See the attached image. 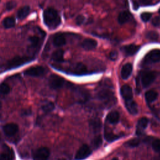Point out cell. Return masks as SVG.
<instances>
[{
	"mask_svg": "<svg viewBox=\"0 0 160 160\" xmlns=\"http://www.w3.org/2000/svg\"><path fill=\"white\" fill-rule=\"evenodd\" d=\"M43 19L46 26L53 29L56 28L61 23V18L56 10L53 8H47L43 12Z\"/></svg>",
	"mask_w": 160,
	"mask_h": 160,
	"instance_id": "1",
	"label": "cell"
},
{
	"mask_svg": "<svg viewBox=\"0 0 160 160\" xmlns=\"http://www.w3.org/2000/svg\"><path fill=\"white\" fill-rule=\"evenodd\" d=\"M156 78V74L154 72L149 71H142L139 75V79L142 86L144 88L150 86Z\"/></svg>",
	"mask_w": 160,
	"mask_h": 160,
	"instance_id": "2",
	"label": "cell"
},
{
	"mask_svg": "<svg viewBox=\"0 0 160 160\" xmlns=\"http://www.w3.org/2000/svg\"><path fill=\"white\" fill-rule=\"evenodd\" d=\"M160 61V50L153 49L146 54L143 59L144 64H150Z\"/></svg>",
	"mask_w": 160,
	"mask_h": 160,
	"instance_id": "3",
	"label": "cell"
},
{
	"mask_svg": "<svg viewBox=\"0 0 160 160\" xmlns=\"http://www.w3.org/2000/svg\"><path fill=\"white\" fill-rule=\"evenodd\" d=\"M31 61V58L26 56H16L10 59L7 63V67L9 69L16 68L22 64Z\"/></svg>",
	"mask_w": 160,
	"mask_h": 160,
	"instance_id": "4",
	"label": "cell"
},
{
	"mask_svg": "<svg viewBox=\"0 0 160 160\" xmlns=\"http://www.w3.org/2000/svg\"><path fill=\"white\" fill-rule=\"evenodd\" d=\"M49 86L54 89L61 88L65 83V80L61 76L56 74H52L49 78Z\"/></svg>",
	"mask_w": 160,
	"mask_h": 160,
	"instance_id": "5",
	"label": "cell"
},
{
	"mask_svg": "<svg viewBox=\"0 0 160 160\" xmlns=\"http://www.w3.org/2000/svg\"><path fill=\"white\" fill-rule=\"evenodd\" d=\"M50 154L48 148L41 147L36 149L32 154L33 160H48Z\"/></svg>",
	"mask_w": 160,
	"mask_h": 160,
	"instance_id": "6",
	"label": "cell"
},
{
	"mask_svg": "<svg viewBox=\"0 0 160 160\" xmlns=\"http://www.w3.org/2000/svg\"><path fill=\"white\" fill-rule=\"evenodd\" d=\"M46 69L44 67L41 66H37L29 68L24 71V74L26 76L32 77H39L44 74Z\"/></svg>",
	"mask_w": 160,
	"mask_h": 160,
	"instance_id": "7",
	"label": "cell"
},
{
	"mask_svg": "<svg viewBox=\"0 0 160 160\" xmlns=\"http://www.w3.org/2000/svg\"><path fill=\"white\" fill-rule=\"evenodd\" d=\"M91 151L89 147L86 144H84L78 150L75 156V158L76 160L84 159L88 158L91 154Z\"/></svg>",
	"mask_w": 160,
	"mask_h": 160,
	"instance_id": "8",
	"label": "cell"
},
{
	"mask_svg": "<svg viewBox=\"0 0 160 160\" xmlns=\"http://www.w3.org/2000/svg\"><path fill=\"white\" fill-rule=\"evenodd\" d=\"M18 126L15 123H8L2 127L4 134L8 136H14L18 131Z\"/></svg>",
	"mask_w": 160,
	"mask_h": 160,
	"instance_id": "9",
	"label": "cell"
},
{
	"mask_svg": "<svg viewBox=\"0 0 160 160\" xmlns=\"http://www.w3.org/2000/svg\"><path fill=\"white\" fill-rule=\"evenodd\" d=\"M14 153L13 150L7 146H4L3 151L0 154V160H14Z\"/></svg>",
	"mask_w": 160,
	"mask_h": 160,
	"instance_id": "10",
	"label": "cell"
},
{
	"mask_svg": "<svg viewBox=\"0 0 160 160\" xmlns=\"http://www.w3.org/2000/svg\"><path fill=\"white\" fill-rule=\"evenodd\" d=\"M120 92L122 98L124 101H128L132 99V91L131 88L128 85H124L120 89Z\"/></svg>",
	"mask_w": 160,
	"mask_h": 160,
	"instance_id": "11",
	"label": "cell"
},
{
	"mask_svg": "<svg viewBox=\"0 0 160 160\" xmlns=\"http://www.w3.org/2000/svg\"><path fill=\"white\" fill-rule=\"evenodd\" d=\"M148 124V119L146 118H141L137 124L136 133L137 135H141Z\"/></svg>",
	"mask_w": 160,
	"mask_h": 160,
	"instance_id": "12",
	"label": "cell"
},
{
	"mask_svg": "<svg viewBox=\"0 0 160 160\" xmlns=\"http://www.w3.org/2000/svg\"><path fill=\"white\" fill-rule=\"evenodd\" d=\"M140 47L135 44H129L122 48V51L126 56H132L135 54L139 49Z\"/></svg>",
	"mask_w": 160,
	"mask_h": 160,
	"instance_id": "13",
	"label": "cell"
},
{
	"mask_svg": "<svg viewBox=\"0 0 160 160\" xmlns=\"http://www.w3.org/2000/svg\"><path fill=\"white\" fill-rule=\"evenodd\" d=\"M112 92L106 89H103L99 91L98 92V98L101 101H109L112 98Z\"/></svg>",
	"mask_w": 160,
	"mask_h": 160,
	"instance_id": "14",
	"label": "cell"
},
{
	"mask_svg": "<svg viewBox=\"0 0 160 160\" xmlns=\"http://www.w3.org/2000/svg\"><path fill=\"white\" fill-rule=\"evenodd\" d=\"M125 106L128 111L132 114H136L138 112V105L132 99L126 101Z\"/></svg>",
	"mask_w": 160,
	"mask_h": 160,
	"instance_id": "15",
	"label": "cell"
},
{
	"mask_svg": "<svg viewBox=\"0 0 160 160\" xmlns=\"http://www.w3.org/2000/svg\"><path fill=\"white\" fill-rule=\"evenodd\" d=\"M97 41L93 39H86L81 44V46L86 50H92L97 46Z\"/></svg>",
	"mask_w": 160,
	"mask_h": 160,
	"instance_id": "16",
	"label": "cell"
},
{
	"mask_svg": "<svg viewBox=\"0 0 160 160\" xmlns=\"http://www.w3.org/2000/svg\"><path fill=\"white\" fill-rule=\"evenodd\" d=\"M132 66L131 63H127L124 64L122 66L121 71V75L122 78L124 79H128L131 75L132 72Z\"/></svg>",
	"mask_w": 160,
	"mask_h": 160,
	"instance_id": "17",
	"label": "cell"
},
{
	"mask_svg": "<svg viewBox=\"0 0 160 160\" xmlns=\"http://www.w3.org/2000/svg\"><path fill=\"white\" fill-rule=\"evenodd\" d=\"M89 126L94 132H99L101 128V121L98 118H92L89 121Z\"/></svg>",
	"mask_w": 160,
	"mask_h": 160,
	"instance_id": "18",
	"label": "cell"
},
{
	"mask_svg": "<svg viewBox=\"0 0 160 160\" xmlns=\"http://www.w3.org/2000/svg\"><path fill=\"white\" fill-rule=\"evenodd\" d=\"M106 119L111 124H116L119 120V114L116 111H111L107 115Z\"/></svg>",
	"mask_w": 160,
	"mask_h": 160,
	"instance_id": "19",
	"label": "cell"
},
{
	"mask_svg": "<svg viewBox=\"0 0 160 160\" xmlns=\"http://www.w3.org/2000/svg\"><path fill=\"white\" fill-rule=\"evenodd\" d=\"M53 44L56 47H61L66 44V38L61 34H56L53 38Z\"/></svg>",
	"mask_w": 160,
	"mask_h": 160,
	"instance_id": "20",
	"label": "cell"
},
{
	"mask_svg": "<svg viewBox=\"0 0 160 160\" xmlns=\"http://www.w3.org/2000/svg\"><path fill=\"white\" fill-rule=\"evenodd\" d=\"M130 18H131V14L127 11H124L121 12L119 14L118 21L119 24H123L128 22L129 21Z\"/></svg>",
	"mask_w": 160,
	"mask_h": 160,
	"instance_id": "21",
	"label": "cell"
},
{
	"mask_svg": "<svg viewBox=\"0 0 160 160\" xmlns=\"http://www.w3.org/2000/svg\"><path fill=\"white\" fill-rule=\"evenodd\" d=\"M29 40L30 41V48L31 49L37 50L41 46V39L39 37L36 36H30L29 38Z\"/></svg>",
	"mask_w": 160,
	"mask_h": 160,
	"instance_id": "22",
	"label": "cell"
},
{
	"mask_svg": "<svg viewBox=\"0 0 160 160\" xmlns=\"http://www.w3.org/2000/svg\"><path fill=\"white\" fill-rule=\"evenodd\" d=\"M87 72V68L86 66L83 64L82 63L79 62L75 64L73 68V72L78 75H82Z\"/></svg>",
	"mask_w": 160,
	"mask_h": 160,
	"instance_id": "23",
	"label": "cell"
},
{
	"mask_svg": "<svg viewBox=\"0 0 160 160\" xmlns=\"http://www.w3.org/2000/svg\"><path fill=\"white\" fill-rule=\"evenodd\" d=\"M51 58L53 61L58 62H61L63 61L64 59V51L61 49H58L55 51L51 56Z\"/></svg>",
	"mask_w": 160,
	"mask_h": 160,
	"instance_id": "24",
	"label": "cell"
},
{
	"mask_svg": "<svg viewBox=\"0 0 160 160\" xmlns=\"http://www.w3.org/2000/svg\"><path fill=\"white\" fill-rule=\"evenodd\" d=\"M157 97H158V93L156 91L154 90L148 91L145 93V99L146 101L149 103L154 101L157 99Z\"/></svg>",
	"mask_w": 160,
	"mask_h": 160,
	"instance_id": "25",
	"label": "cell"
},
{
	"mask_svg": "<svg viewBox=\"0 0 160 160\" xmlns=\"http://www.w3.org/2000/svg\"><path fill=\"white\" fill-rule=\"evenodd\" d=\"M29 12H30V8L29 6H23L22 8L19 9L18 12V18L19 19H23L28 16Z\"/></svg>",
	"mask_w": 160,
	"mask_h": 160,
	"instance_id": "26",
	"label": "cell"
},
{
	"mask_svg": "<svg viewBox=\"0 0 160 160\" xmlns=\"http://www.w3.org/2000/svg\"><path fill=\"white\" fill-rule=\"evenodd\" d=\"M104 138L106 141H108V142H112L114 141L116 139H118L119 138V136L114 134L113 132H110L109 131L105 130L104 131Z\"/></svg>",
	"mask_w": 160,
	"mask_h": 160,
	"instance_id": "27",
	"label": "cell"
},
{
	"mask_svg": "<svg viewBox=\"0 0 160 160\" xmlns=\"http://www.w3.org/2000/svg\"><path fill=\"white\" fill-rule=\"evenodd\" d=\"M16 23L15 19L12 17L6 18L3 21V26L6 28H11L14 26Z\"/></svg>",
	"mask_w": 160,
	"mask_h": 160,
	"instance_id": "28",
	"label": "cell"
},
{
	"mask_svg": "<svg viewBox=\"0 0 160 160\" xmlns=\"http://www.w3.org/2000/svg\"><path fill=\"white\" fill-rule=\"evenodd\" d=\"M54 108H55V106H54V103L51 101L44 103L41 107L42 110L44 112H49L52 111L54 109Z\"/></svg>",
	"mask_w": 160,
	"mask_h": 160,
	"instance_id": "29",
	"label": "cell"
},
{
	"mask_svg": "<svg viewBox=\"0 0 160 160\" xmlns=\"http://www.w3.org/2000/svg\"><path fill=\"white\" fill-rule=\"evenodd\" d=\"M11 91L10 86L6 82H2L0 84V94H7Z\"/></svg>",
	"mask_w": 160,
	"mask_h": 160,
	"instance_id": "30",
	"label": "cell"
},
{
	"mask_svg": "<svg viewBox=\"0 0 160 160\" xmlns=\"http://www.w3.org/2000/svg\"><path fill=\"white\" fill-rule=\"evenodd\" d=\"M102 138L100 135H98L97 136H96L92 141V144L94 148H99L101 144H102Z\"/></svg>",
	"mask_w": 160,
	"mask_h": 160,
	"instance_id": "31",
	"label": "cell"
},
{
	"mask_svg": "<svg viewBox=\"0 0 160 160\" xmlns=\"http://www.w3.org/2000/svg\"><path fill=\"white\" fill-rule=\"evenodd\" d=\"M158 37H159V34L156 31H151L148 32L146 34V38L150 40H152V41L157 40L158 39Z\"/></svg>",
	"mask_w": 160,
	"mask_h": 160,
	"instance_id": "32",
	"label": "cell"
},
{
	"mask_svg": "<svg viewBox=\"0 0 160 160\" xmlns=\"http://www.w3.org/2000/svg\"><path fill=\"white\" fill-rule=\"evenodd\" d=\"M140 144V140L138 139V138H135V139H131L128 141H127L126 142V144L129 146V147H132V148H134V147H136L138 146L139 144Z\"/></svg>",
	"mask_w": 160,
	"mask_h": 160,
	"instance_id": "33",
	"label": "cell"
},
{
	"mask_svg": "<svg viewBox=\"0 0 160 160\" xmlns=\"http://www.w3.org/2000/svg\"><path fill=\"white\" fill-rule=\"evenodd\" d=\"M152 149L158 152H160V139H157L152 141Z\"/></svg>",
	"mask_w": 160,
	"mask_h": 160,
	"instance_id": "34",
	"label": "cell"
},
{
	"mask_svg": "<svg viewBox=\"0 0 160 160\" xmlns=\"http://www.w3.org/2000/svg\"><path fill=\"white\" fill-rule=\"evenodd\" d=\"M151 15H152V14L150 13V12H142L141 14V19H142V21L147 22V21H148L151 19Z\"/></svg>",
	"mask_w": 160,
	"mask_h": 160,
	"instance_id": "35",
	"label": "cell"
},
{
	"mask_svg": "<svg viewBox=\"0 0 160 160\" xmlns=\"http://www.w3.org/2000/svg\"><path fill=\"white\" fill-rule=\"evenodd\" d=\"M84 20H85L84 16L82 15H79L76 19V23L77 25L80 26L81 24H82L84 22Z\"/></svg>",
	"mask_w": 160,
	"mask_h": 160,
	"instance_id": "36",
	"label": "cell"
},
{
	"mask_svg": "<svg viewBox=\"0 0 160 160\" xmlns=\"http://www.w3.org/2000/svg\"><path fill=\"white\" fill-rule=\"evenodd\" d=\"M152 24L154 26H160V18L156 16L152 20Z\"/></svg>",
	"mask_w": 160,
	"mask_h": 160,
	"instance_id": "37",
	"label": "cell"
},
{
	"mask_svg": "<svg viewBox=\"0 0 160 160\" xmlns=\"http://www.w3.org/2000/svg\"><path fill=\"white\" fill-rule=\"evenodd\" d=\"M109 58L111 60H115L118 58V52L116 51H111L109 54Z\"/></svg>",
	"mask_w": 160,
	"mask_h": 160,
	"instance_id": "38",
	"label": "cell"
},
{
	"mask_svg": "<svg viewBox=\"0 0 160 160\" xmlns=\"http://www.w3.org/2000/svg\"><path fill=\"white\" fill-rule=\"evenodd\" d=\"M139 3L142 5H149L151 4L152 2V0H139Z\"/></svg>",
	"mask_w": 160,
	"mask_h": 160,
	"instance_id": "39",
	"label": "cell"
},
{
	"mask_svg": "<svg viewBox=\"0 0 160 160\" xmlns=\"http://www.w3.org/2000/svg\"><path fill=\"white\" fill-rule=\"evenodd\" d=\"M15 4H16L15 2H13V1H10V2H8L7 4H6V8H7V9H8V10L12 9L16 6Z\"/></svg>",
	"mask_w": 160,
	"mask_h": 160,
	"instance_id": "40",
	"label": "cell"
},
{
	"mask_svg": "<svg viewBox=\"0 0 160 160\" xmlns=\"http://www.w3.org/2000/svg\"><path fill=\"white\" fill-rule=\"evenodd\" d=\"M154 160H160V152H159V155H158V156L155 157V158L154 159Z\"/></svg>",
	"mask_w": 160,
	"mask_h": 160,
	"instance_id": "41",
	"label": "cell"
},
{
	"mask_svg": "<svg viewBox=\"0 0 160 160\" xmlns=\"http://www.w3.org/2000/svg\"><path fill=\"white\" fill-rule=\"evenodd\" d=\"M111 160H119L117 158H112Z\"/></svg>",
	"mask_w": 160,
	"mask_h": 160,
	"instance_id": "42",
	"label": "cell"
},
{
	"mask_svg": "<svg viewBox=\"0 0 160 160\" xmlns=\"http://www.w3.org/2000/svg\"><path fill=\"white\" fill-rule=\"evenodd\" d=\"M1 108H2V102L0 101V110H1Z\"/></svg>",
	"mask_w": 160,
	"mask_h": 160,
	"instance_id": "43",
	"label": "cell"
},
{
	"mask_svg": "<svg viewBox=\"0 0 160 160\" xmlns=\"http://www.w3.org/2000/svg\"><path fill=\"white\" fill-rule=\"evenodd\" d=\"M159 14H160V9H159Z\"/></svg>",
	"mask_w": 160,
	"mask_h": 160,
	"instance_id": "44",
	"label": "cell"
}]
</instances>
